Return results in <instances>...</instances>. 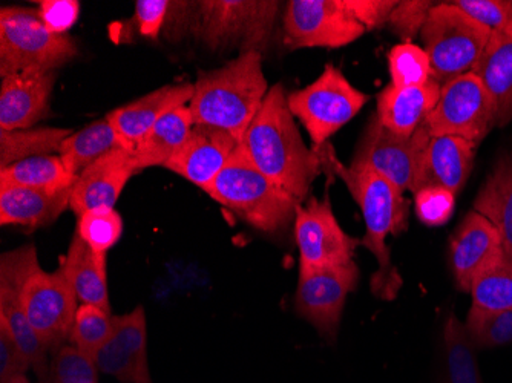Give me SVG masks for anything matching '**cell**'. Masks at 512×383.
Wrapping results in <instances>:
<instances>
[{
  "instance_id": "6da1fadb",
  "label": "cell",
  "mask_w": 512,
  "mask_h": 383,
  "mask_svg": "<svg viewBox=\"0 0 512 383\" xmlns=\"http://www.w3.org/2000/svg\"><path fill=\"white\" fill-rule=\"evenodd\" d=\"M240 146L258 171L301 204L324 167L321 152L302 140L281 83L267 92Z\"/></svg>"
},
{
  "instance_id": "7a4b0ae2",
  "label": "cell",
  "mask_w": 512,
  "mask_h": 383,
  "mask_svg": "<svg viewBox=\"0 0 512 383\" xmlns=\"http://www.w3.org/2000/svg\"><path fill=\"white\" fill-rule=\"evenodd\" d=\"M319 152L322 163L332 167L361 207L367 227L362 244L378 261V272L371 276V293L382 301H393L401 292L404 279L391 261V252L385 239L390 235L399 236L407 230L410 203L401 190L376 172L345 167L335 157L330 146Z\"/></svg>"
},
{
  "instance_id": "3957f363",
  "label": "cell",
  "mask_w": 512,
  "mask_h": 383,
  "mask_svg": "<svg viewBox=\"0 0 512 383\" xmlns=\"http://www.w3.org/2000/svg\"><path fill=\"white\" fill-rule=\"evenodd\" d=\"M189 103L194 125L221 129L241 145L269 92L263 54H240L221 68L198 74Z\"/></svg>"
},
{
  "instance_id": "277c9868",
  "label": "cell",
  "mask_w": 512,
  "mask_h": 383,
  "mask_svg": "<svg viewBox=\"0 0 512 383\" xmlns=\"http://www.w3.org/2000/svg\"><path fill=\"white\" fill-rule=\"evenodd\" d=\"M204 192L264 233L286 230L295 221L296 207L301 204L258 171L241 146Z\"/></svg>"
},
{
  "instance_id": "5b68a950",
  "label": "cell",
  "mask_w": 512,
  "mask_h": 383,
  "mask_svg": "<svg viewBox=\"0 0 512 383\" xmlns=\"http://www.w3.org/2000/svg\"><path fill=\"white\" fill-rule=\"evenodd\" d=\"M279 5L276 0H203L198 2L195 36L215 53L263 54L272 39Z\"/></svg>"
},
{
  "instance_id": "8992f818",
  "label": "cell",
  "mask_w": 512,
  "mask_h": 383,
  "mask_svg": "<svg viewBox=\"0 0 512 383\" xmlns=\"http://www.w3.org/2000/svg\"><path fill=\"white\" fill-rule=\"evenodd\" d=\"M79 56L71 34H57L46 27L37 8H0V76L27 69L57 71Z\"/></svg>"
},
{
  "instance_id": "52a82bcc",
  "label": "cell",
  "mask_w": 512,
  "mask_h": 383,
  "mask_svg": "<svg viewBox=\"0 0 512 383\" xmlns=\"http://www.w3.org/2000/svg\"><path fill=\"white\" fill-rule=\"evenodd\" d=\"M421 37L433 79L444 86L476 71L491 33L450 2H440L430 11Z\"/></svg>"
},
{
  "instance_id": "ba28073f",
  "label": "cell",
  "mask_w": 512,
  "mask_h": 383,
  "mask_svg": "<svg viewBox=\"0 0 512 383\" xmlns=\"http://www.w3.org/2000/svg\"><path fill=\"white\" fill-rule=\"evenodd\" d=\"M368 100L370 97L348 82L332 63L325 65L324 73L312 85L287 94L290 112L306 128L316 152L353 120Z\"/></svg>"
},
{
  "instance_id": "9c48e42d",
  "label": "cell",
  "mask_w": 512,
  "mask_h": 383,
  "mask_svg": "<svg viewBox=\"0 0 512 383\" xmlns=\"http://www.w3.org/2000/svg\"><path fill=\"white\" fill-rule=\"evenodd\" d=\"M430 140L425 123L411 137H402L384 128L375 115L359 141L350 167L376 172L401 190L402 194H414Z\"/></svg>"
},
{
  "instance_id": "30bf717a",
  "label": "cell",
  "mask_w": 512,
  "mask_h": 383,
  "mask_svg": "<svg viewBox=\"0 0 512 383\" xmlns=\"http://www.w3.org/2000/svg\"><path fill=\"white\" fill-rule=\"evenodd\" d=\"M431 138H465L479 146L497 126L496 106L476 73L463 74L442 86L439 102L425 120Z\"/></svg>"
},
{
  "instance_id": "8fae6325",
  "label": "cell",
  "mask_w": 512,
  "mask_h": 383,
  "mask_svg": "<svg viewBox=\"0 0 512 383\" xmlns=\"http://www.w3.org/2000/svg\"><path fill=\"white\" fill-rule=\"evenodd\" d=\"M283 30L289 50L341 48L367 31L345 8L344 0H292L287 4Z\"/></svg>"
},
{
  "instance_id": "7c38bea8",
  "label": "cell",
  "mask_w": 512,
  "mask_h": 383,
  "mask_svg": "<svg viewBox=\"0 0 512 383\" xmlns=\"http://www.w3.org/2000/svg\"><path fill=\"white\" fill-rule=\"evenodd\" d=\"M295 239L299 249V273L333 269L355 262L359 241L347 235L336 220L329 198H312L298 204Z\"/></svg>"
},
{
  "instance_id": "4fadbf2b",
  "label": "cell",
  "mask_w": 512,
  "mask_h": 383,
  "mask_svg": "<svg viewBox=\"0 0 512 383\" xmlns=\"http://www.w3.org/2000/svg\"><path fill=\"white\" fill-rule=\"evenodd\" d=\"M36 246L19 247L13 252L2 253L0 258V319L10 328L20 350L27 356L31 370L39 376L48 374L46 353L37 331L28 321L22 307V290L31 276L39 272Z\"/></svg>"
},
{
  "instance_id": "5bb4252c",
  "label": "cell",
  "mask_w": 512,
  "mask_h": 383,
  "mask_svg": "<svg viewBox=\"0 0 512 383\" xmlns=\"http://www.w3.org/2000/svg\"><path fill=\"white\" fill-rule=\"evenodd\" d=\"M76 292L62 270H39L22 290V307L28 321L48 350H59L71 338L77 310Z\"/></svg>"
},
{
  "instance_id": "9a60e30c",
  "label": "cell",
  "mask_w": 512,
  "mask_h": 383,
  "mask_svg": "<svg viewBox=\"0 0 512 383\" xmlns=\"http://www.w3.org/2000/svg\"><path fill=\"white\" fill-rule=\"evenodd\" d=\"M356 262L333 269L299 273L295 308L298 315L315 325L322 334L333 338L342 318L345 299L358 284Z\"/></svg>"
},
{
  "instance_id": "2e32d148",
  "label": "cell",
  "mask_w": 512,
  "mask_h": 383,
  "mask_svg": "<svg viewBox=\"0 0 512 383\" xmlns=\"http://www.w3.org/2000/svg\"><path fill=\"white\" fill-rule=\"evenodd\" d=\"M100 373L123 383H152L148 365V333L143 307L115 316L111 338L94 356Z\"/></svg>"
},
{
  "instance_id": "e0dca14e",
  "label": "cell",
  "mask_w": 512,
  "mask_h": 383,
  "mask_svg": "<svg viewBox=\"0 0 512 383\" xmlns=\"http://www.w3.org/2000/svg\"><path fill=\"white\" fill-rule=\"evenodd\" d=\"M505 255L502 236L493 223L476 210L468 213L450 243V264L457 287L470 293L474 281Z\"/></svg>"
},
{
  "instance_id": "ac0fdd59",
  "label": "cell",
  "mask_w": 512,
  "mask_h": 383,
  "mask_svg": "<svg viewBox=\"0 0 512 383\" xmlns=\"http://www.w3.org/2000/svg\"><path fill=\"white\" fill-rule=\"evenodd\" d=\"M57 71L27 69L0 85V131L31 129L50 114Z\"/></svg>"
},
{
  "instance_id": "d6986e66",
  "label": "cell",
  "mask_w": 512,
  "mask_h": 383,
  "mask_svg": "<svg viewBox=\"0 0 512 383\" xmlns=\"http://www.w3.org/2000/svg\"><path fill=\"white\" fill-rule=\"evenodd\" d=\"M238 146L237 140L221 129L194 125L188 140L165 167L206 190L227 166Z\"/></svg>"
},
{
  "instance_id": "ffe728a7",
  "label": "cell",
  "mask_w": 512,
  "mask_h": 383,
  "mask_svg": "<svg viewBox=\"0 0 512 383\" xmlns=\"http://www.w3.org/2000/svg\"><path fill=\"white\" fill-rule=\"evenodd\" d=\"M131 151L117 148L86 167L73 187L69 209L77 218L96 209H114L128 181L137 174Z\"/></svg>"
},
{
  "instance_id": "44dd1931",
  "label": "cell",
  "mask_w": 512,
  "mask_h": 383,
  "mask_svg": "<svg viewBox=\"0 0 512 383\" xmlns=\"http://www.w3.org/2000/svg\"><path fill=\"white\" fill-rule=\"evenodd\" d=\"M194 89V83L189 82L166 85L109 112L106 118L119 135L122 148L134 151L161 118L191 103Z\"/></svg>"
},
{
  "instance_id": "7402d4cb",
  "label": "cell",
  "mask_w": 512,
  "mask_h": 383,
  "mask_svg": "<svg viewBox=\"0 0 512 383\" xmlns=\"http://www.w3.org/2000/svg\"><path fill=\"white\" fill-rule=\"evenodd\" d=\"M476 149L477 145L465 138L451 135L431 138L416 192L425 187H442L459 194L473 171Z\"/></svg>"
},
{
  "instance_id": "603a6c76",
  "label": "cell",
  "mask_w": 512,
  "mask_h": 383,
  "mask_svg": "<svg viewBox=\"0 0 512 383\" xmlns=\"http://www.w3.org/2000/svg\"><path fill=\"white\" fill-rule=\"evenodd\" d=\"M442 86L431 79L430 82L411 88H394L388 85L378 95L379 123L388 131L402 137H411L424 125L439 102Z\"/></svg>"
},
{
  "instance_id": "cb8c5ba5",
  "label": "cell",
  "mask_w": 512,
  "mask_h": 383,
  "mask_svg": "<svg viewBox=\"0 0 512 383\" xmlns=\"http://www.w3.org/2000/svg\"><path fill=\"white\" fill-rule=\"evenodd\" d=\"M73 189L57 194L22 186H0V224L39 229L53 224L69 209Z\"/></svg>"
},
{
  "instance_id": "d4e9b609",
  "label": "cell",
  "mask_w": 512,
  "mask_h": 383,
  "mask_svg": "<svg viewBox=\"0 0 512 383\" xmlns=\"http://www.w3.org/2000/svg\"><path fill=\"white\" fill-rule=\"evenodd\" d=\"M59 269L73 285L82 304L97 305L111 311L106 255L94 252L76 233Z\"/></svg>"
},
{
  "instance_id": "484cf974",
  "label": "cell",
  "mask_w": 512,
  "mask_h": 383,
  "mask_svg": "<svg viewBox=\"0 0 512 383\" xmlns=\"http://www.w3.org/2000/svg\"><path fill=\"white\" fill-rule=\"evenodd\" d=\"M192 128L194 118L189 105L166 114L131 152L135 169L140 172L148 167H165L188 140Z\"/></svg>"
},
{
  "instance_id": "4316f807",
  "label": "cell",
  "mask_w": 512,
  "mask_h": 383,
  "mask_svg": "<svg viewBox=\"0 0 512 383\" xmlns=\"http://www.w3.org/2000/svg\"><path fill=\"white\" fill-rule=\"evenodd\" d=\"M474 73L496 106L497 128L512 122V36H491Z\"/></svg>"
},
{
  "instance_id": "83f0119b",
  "label": "cell",
  "mask_w": 512,
  "mask_h": 383,
  "mask_svg": "<svg viewBox=\"0 0 512 383\" xmlns=\"http://www.w3.org/2000/svg\"><path fill=\"white\" fill-rule=\"evenodd\" d=\"M474 210L499 230L505 253L512 258V154L497 160L480 187Z\"/></svg>"
},
{
  "instance_id": "f1b7e54d",
  "label": "cell",
  "mask_w": 512,
  "mask_h": 383,
  "mask_svg": "<svg viewBox=\"0 0 512 383\" xmlns=\"http://www.w3.org/2000/svg\"><path fill=\"white\" fill-rule=\"evenodd\" d=\"M77 178L66 169L62 157L43 155L0 169V186H22L57 194L73 189Z\"/></svg>"
},
{
  "instance_id": "f546056e",
  "label": "cell",
  "mask_w": 512,
  "mask_h": 383,
  "mask_svg": "<svg viewBox=\"0 0 512 383\" xmlns=\"http://www.w3.org/2000/svg\"><path fill=\"white\" fill-rule=\"evenodd\" d=\"M117 148H122L119 135L112 128L108 118L105 117L86 126L82 131L69 135L63 141L59 155L62 157L66 169L74 177H79L86 167L96 163L97 160Z\"/></svg>"
},
{
  "instance_id": "4dcf8cb0",
  "label": "cell",
  "mask_w": 512,
  "mask_h": 383,
  "mask_svg": "<svg viewBox=\"0 0 512 383\" xmlns=\"http://www.w3.org/2000/svg\"><path fill=\"white\" fill-rule=\"evenodd\" d=\"M74 134L66 128H31L0 131V169L43 155H56L63 141Z\"/></svg>"
},
{
  "instance_id": "1f68e13d",
  "label": "cell",
  "mask_w": 512,
  "mask_h": 383,
  "mask_svg": "<svg viewBox=\"0 0 512 383\" xmlns=\"http://www.w3.org/2000/svg\"><path fill=\"white\" fill-rule=\"evenodd\" d=\"M444 342L448 383H483L477 347L471 341L465 324L454 313H450L445 322Z\"/></svg>"
},
{
  "instance_id": "d6a6232c",
  "label": "cell",
  "mask_w": 512,
  "mask_h": 383,
  "mask_svg": "<svg viewBox=\"0 0 512 383\" xmlns=\"http://www.w3.org/2000/svg\"><path fill=\"white\" fill-rule=\"evenodd\" d=\"M473 305L485 311L512 310V258L505 255L486 269L471 287Z\"/></svg>"
},
{
  "instance_id": "836d02e7",
  "label": "cell",
  "mask_w": 512,
  "mask_h": 383,
  "mask_svg": "<svg viewBox=\"0 0 512 383\" xmlns=\"http://www.w3.org/2000/svg\"><path fill=\"white\" fill-rule=\"evenodd\" d=\"M114 328L115 316L111 315V311L97 305L82 304L77 310L69 342L83 353L94 357L111 338Z\"/></svg>"
},
{
  "instance_id": "e575fe53",
  "label": "cell",
  "mask_w": 512,
  "mask_h": 383,
  "mask_svg": "<svg viewBox=\"0 0 512 383\" xmlns=\"http://www.w3.org/2000/svg\"><path fill=\"white\" fill-rule=\"evenodd\" d=\"M388 68L394 88L421 86L433 79L430 57L414 43L393 46L388 53Z\"/></svg>"
},
{
  "instance_id": "d590c367",
  "label": "cell",
  "mask_w": 512,
  "mask_h": 383,
  "mask_svg": "<svg viewBox=\"0 0 512 383\" xmlns=\"http://www.w3.org/2000/svg\"><path fill=\"white\" fill-rule=\"evenodd\" d=\"M77 235L100 255H108L123 233V218L114 209H96L77 218Z\"/></svg>"
},
{
  "instance_id": "8d00e7d4",
  "label": "cell",
  "mask_w": 512,
  "mask_h": 383,
  "mask_svg": "<svg viewBox=\"0 0 512 383\" xmlns=\"http://www.w3.org/2000/svg\"><path fill=\"white\" fill-rule=\"evenodd\" d=\"M465 327L477 350L512 344V310L485 311L471 307Z\"/></svg>"
},
{
  "instance_id": "74e56055",
  "label": "cell",
  "mask_w": 512,
  "mask_h": 383,
  "mask_svg": "<svg viewBox=\"0 0 512 383\" xmlns=\"http://www.w3.org/2000/svg\"><path fill=\"white\" fill-rule=\"evenodd\" d=\"M99 373L94 357L74 345H63L54 353L46 383H97Z\"/></svg>"
},
{
  "instance_id": "f35d334b",
  "label": "cell",
  "mask_w": 512,
  "mask_h": 383,
  "mask_svg": "<svg viewBox=\"0 0 512 383\" xmlns=\"http://www.w3.org/2000/svg\"><path fill=\"white\" fill-rule=\"evenodd\" d=\"M450 4L480 23L491 36H512V0H453Z\"/></svg>"
},
{
  "instance_id": "ab89813d",
  "label": "cell",
  "mask_w": 512,
  "mask_h": 383,
  "mask_svg": "<svg viewBox=\"0 0 512 383\" xmlns=\"http://www.w3.org/2000/svg\"><path fill=\"white\" fill-rule=\"evenodd\" d=\"M416 215L428 227L444 226L453 217L456 195L442 187H425L414 194Z\"/></svg>"
},
{
  "instance_id": "60d3db41",
  "label": "cell",
  "mask_w": 512,
  "mask_h": 383,
  "mask_svg": "<svg viewBox=\"0 0 512 383\" xmlns=\"http://www.w3.org/2000/svg\"><path fill=\"white\" fill-rule=\"evenodd\" d=\"M436 5L431 0H402L391 13L388 27L399 39L411 43L424 30L430 11Z\"/></svg>"
},
{
  "instance_id": "b9f144b4",
  "label": "cell",
  "mask_w": 512,
  "mask_h": 383,
  "mask_svg": "<svg viewBox=\"0 0 512 383\" xmlns=\"http://www.w3.org/2000/svg\"><path fill=\"white\" fill-rule=\"evenodd\" d=\"M172 2L169 0H138L135 2V23L138 33L148 39L157 40L165 31Z\"/></svg>"
},
{
  "instance_id": "7bdbcfd3",
  "label": "cell",
  "mask_w": 512,
  "mask_h": 383,
  "mask_svg": "<svg viewBox=\"0 0 512 383\" xmlns=\"http://www.w3.org/2000/svg\"><path fill=\"white\" fill-rule=\"evenodd\" d=\"M37 5L42 22L57 34H68L80 16L77 0H40Z\"/></svg>"
},
{
  "instance_id": "ee69618b",
  "label": "cell",
  "mask_w": 512,
  "mask_h": 383,
  "mask_svg": "<svg viewBox=\"0 0 512 383\" xmlns=\"http://www.w3.org/2000/svg\"><path fill=\"white\" fill-rule=\"evenodd\" d=\"M27 356L20 350L10 328L0 319V383L22 376L30 370Z\"/></svg>"
},
{
  "instance_id": "f6af8a7d",
  "label": "cell",
  "mask_w": 512,
  "mask_h": 383,
  "mask_svg": "<svg viewBox=\"0 0 512 383\" xmlns=\"http://www.w3.org/2000/svg\"><path fill=\"white\" fill-rule=\"evenodd\" d=\"M398 4L396 0H344L345 8L367 31L385 27Z\"/></svg>"
},
{
  "instance_id": "bcb514c9",
  "label": "cell",
  "mask_w": 512,
  "mask_h": 383,
  "mask_svg": "<svg viewBox=\"0 0 512 383\" xmlns=\"http://www.w3.org/2000/svg\"><path fill=\"white\" fill-rule=\"evenodd\" d=\"M5 383H31L30 380L27 379V376L25 374H22V376H16L13 377V379L8 380V382Z\"/></svg>"
}]
</instances>
